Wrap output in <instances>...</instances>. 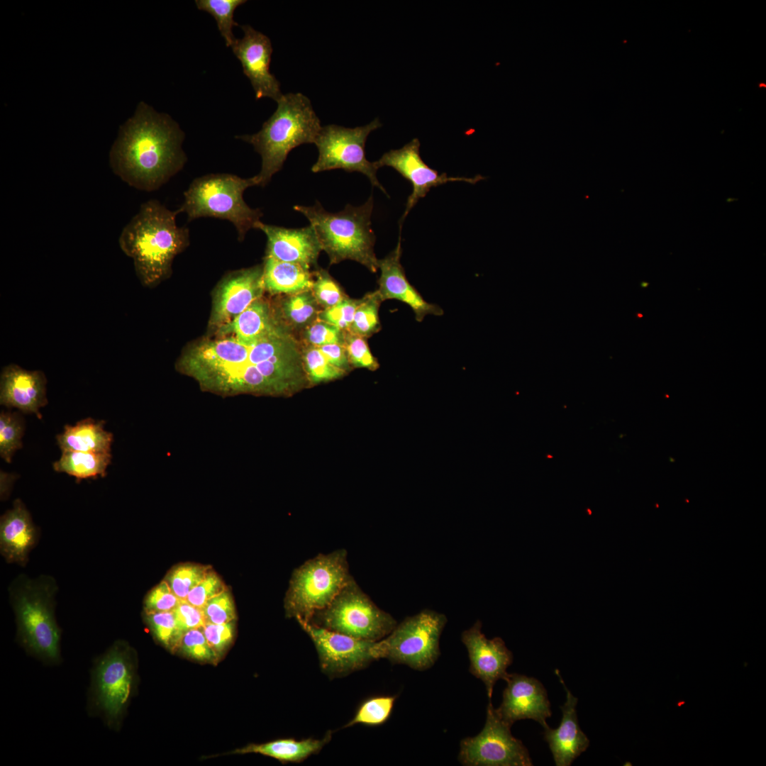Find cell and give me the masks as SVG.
I'll list each match as a JSON object with an SVG mask.
<instances>
[{
	"instance_id": "1",
	"label": "cell",
	"mask_w": 766,
	"mask_h": 766,
	"mask_svg": "<svg viewBox=\"0 0 766 766\" xmlns=\"http://www.w3.org/2000/svg\"><path fill=\"white\" fill-rule=\"evenodd\" d=\"M301 351L283 326L252 345L231 335L203 340L184 353L177 369L202 390L223 396H289L311 385Z\"/></svg>"
},
{
	"instance_id": "8",
	"label": "cell",
	"mask_w": 766,
	"mask_h": 766,
	"mask_svg": "<svg viewBox=\"0 0 766 766\" xmlns=\"http://www.w3.org/2000/svg\"><path fill=\"white\" fill-rule=\"evenodd\" d=\"M352 579L345 550L307 560L292 573L284 600L286 616L309 621Z\"/></svg>"
},
{
	"instance_id": "15",
	"label": "cell",
	"mask_w": 766,
	"mask_h": 766,
	"mask_svg": "<svg viewBox=\"0 0 766 766\" xmlns=\"http://www.w3.org/2000/svg\"><path fill=\"white\" fill-rule=\"evenodd\" d=\"M95 695L99 708L110 720L122 713L131 692L133 673L122 644H115L98 663Z\"/></svg>"
},
{
	"instance_id": "24",
	"label": "cell",
	"mask_w": 766,
	"mask_h": 766,
	"mask_svg": "<svg viewBox=\"0 0 766 766\" xmlns=\"http://www.w3.org/2000/svg\"><path fill=\"white\" fill-rule=\"evenodd\" d=\"M556 675L566 692V701L560 706L562 717L560 726L544 728V740L548 744L555 765L570 766L589 745V739L579 726L576 706L578 699L565 686L559 672Z\"/></svg>"
},
{
	"instance_id": "16",
	"label": "cell",
	"mask_w": 766,
	"mask_h": 766,
	"mask_svg": "<svg viewBox=\"0 0 766 766\" xmlns=\"http://www.w3.org/2000/svg\"><path fill=\"white\" fill-rule=\"evenodd\" d=\"M244 35L231 46L250 79L257 99L269 97L277 101L282 94L280 83L270 70L272 47L270 38L249 25L241 26Z\"/></svg>"
},
{
	"instance_id": "21",
	"label": "cell",
	"mask_w": 766,
	"mask_h": 766,
	"mask_svg": "<svg viewBox=\"0 0 766 766\" xmlns=\"http://www.w3.org/2000/svg\"><path fill=\"white\" fill-rule=\"evenodd\" d=\"M401 254L399 235L396 248L385 257L378 260L380 276L377 291L382 301L396 299L405 303L411 307L418 322H421L428 315L442 316L443 310L438 305L426 301L407 279L400 261Z\"/></svg>"
},
{
	"instance_id": "12",
	"label": "cell",
	"mask_w": 766,
	"mask_h": 766,
	"mask_svg": "<svg viewBox=\"0 0 766 766\" xmlns=\"http://www.w3.org/2000/svg\"><path fill=\"white\" fill-rule=\"evenodd\" d=\"M496 714L492 700L482 731L460 742L459 760L467 766H532L529 752Z\"/></svg>"
},
{
	"instance_id": "48",
	"label": "cell",
	"mask_w": 766,
	"mask_h": 766,
	"mask_svg": "<svg viewBox=\"0 0 766 766\" xmlns=\"http://www.w3.org/2000/svg\"><path fill=\"white\" fill-rule=\"evenodd\" d=\"M318 348L331 364L346 372L350 370L351 366L343 344L331 343Z\"/></svg>"
},
{
	"instance_id": "37",
	"label": "cell",
	"mask_w": 766,
	"mask_h": 766,
	"mask_svg": "<svg viewBox=\"0 0 766 766\" xmlns=\"http://www.w3.org/2000/svg\"><path fill=\"white\" fill-rule=\"evenodd\" d=\"M313 274L311 292L318 304L323 309L335 306L346 297L339 284L326 270L318 269Z\"/></svg>"
},
{
	"instance_id": "9",
	"label": "cell",
	"mask_w": 766,
	"mask_h": 766,
	"mask_svg": "<svg viewBox=\"0 0 766 766\" xmlns=\"http://www.w3.org/2000/svg\"><path fill=\"white\" fill-rule=\"evenodd\" d=\"M309 622L355 638L379 641L397 625L352 579L325 609L316 611Z\"/></svg>"
},
{
	"instance_id": "49",
	"label": "cell",
	"mask_w": 766,
	"mask_h": 766,
	"mask_svg": "<svg viewBox=\"0 0 766 766\" xmlns=\"http://www.w3.org/2000/svg\"><path fill=\"white\" fill-rule=\"evenodd\" d=\"M684 703H685L684 701H682V702H678V703H677V706H682V705L684 704Z\"/></svg>"
},
{
	"instance_id": "23",
	"label": "cell",
	"mask_w": 766,
	"mask_h": 766,
	"mask_svg": "<svg viewBox=\"0 0 766 766\" xmlns=\"http://www.w3.org/2000/svg\"><path fill=\"white\" fill-rule=\"evenodd\" d=\"M39 531L25 504L16 499L0 519V553L7 563L25 567L39 540Z\"/></svg>"
},
{
	"instance_id": "34",
	"label": "cell",
	"mask_w": 766,
	"mask_h": 766,
	"mask_svg": "<svg viewBox=\"0 0 766 766\" xmlns=\"http://www.w3.org/2000/svg\"><path fill=\"white\" fill-rule=\"evenodd\" d=\"M212 570L209 565L194 563H183L171 569L164 580L173 593L182 600H185L189 592L195 587Z\"/></svg>"
},
{
	"instance_id": "39",
	"label": "cell",
	"mask_w": 766,
	"mask_h": 766,
	"mask_svg": "<svg viewBox=\"0 0 766 766\" xmlns=\"http://www.w3.org/2000/svg\"><path fill=\"white\" fill-rule=\"evenodd\" d=\"M144 614L145 620L156 640L167 648L176 650V621L173 611Z\"/></svg>"
},
{
	"instance_id": "18",
	"label": "cell",
	"mask_w": 766,
	"mask_h": 766,
	"mask_svg": "<svg viewBox=\"0 0 766 766\" xmlns=\"http://www.w3.org/2000/svg\"><path fill=\"white\" fill-rule=\"evenodd\" d=\"M462 641L469 655L470 672L484 684L489 700L499 679L506 680L507 668L513 662V654L499 637L488 639L477 621L462 633Z\"/></svg>"
},
{
	"instance_id": "13",
	"label": "cell",
	"mask_w": 766,
	"mask_h": 766,
	"mask_svg": "<svg viewBox=\"0 0 766 766\" xmlns=\"http://www.w3.org/2000/svg\"><path fill=\"white\" fill-rule=\"evenodd\" d=\"M312 640L321 671L329 678L345 677L378 660L377 641L355 638L296 618Z\"/></svg>"
},
{
	"instance_id": "25",
	"label": "cell",
	"mask_w": 766,
	"mask_h": 766,
	"mask_svg": "<svg viewBox=\"0 0 766 766\" xmlns=\"http://www.w3.org/2000/svg\"><path fill=\"white\" fill-rule=\"evenodd\" d=\"M283 326L273 315L270 305L260 298L218 328L221 335H231L240 343L252 345Z\"/></svg>"
},
{
	"instance_id": "20",
	"label": "cell",
	"mask_w": 766,
	"mask_h": 766,
	"mask_svg": "<svg viewBox=\"0 0 766 766\" xmlns=\"http://www.w3.org/2000/svg\"><path fill=\"white\" fill-rule=\"evenodd\" d=\"M255 228L262 231L267 237L265 257L309 268L316 265L322 248L311 225L287 228L260 221Z\"/></svg>"
},
{
	"instance_id": "32",
	"label": "cell",
	"mask_w": 766,
	"mask_h": 766,
	"mask_svg": "<svg viewBox=\"0 0 766 766\" xmlns=\"http://www.w3.org/2000/svg\"><path fill=\"white\" fill-rule=\"evenodd\" d=\"M245 0H197L196 5L199 10L210 13L216 21L218 28L228 47L235 43L236 38L233 28L238 24L233 19L235 10L245 3Z\"/></svg>"
},
{
	"instance_id": "44",
	"label": "cell",
	"mask_w": 766,
	"mask_h": 766,
	"mask_svg": "<svg viewBox=\"0 0 766 766\" xmlns=\"http://www.w3.org/2000/svg\"><path fill=\"white\" fill-rule=\"evenodd\" d=\"M176 621L177 649L183 635L189 630L203 627L206 623L203 611L189 604L187 600L180 599L177 607L173 610Z\"/></svg>"
},
{
	"instance_id": "6",
	"label": "cell",
	"mask_w": 766,
	"mask_h": 766,
	"mask_svg": "<svg viewBox=\"0 0 766 766\" xmlns=\"http://www.w3.org/2000/svg\"><path fill=\"white\" fill-rule=\"evenodd\" d=\"M58 585L49 574H19L9 587L18 637L32 653L55 660L59 657L60 629L55 616Z\"/></svg>"
},
{
	"instance_id": "40",
	"label": "cell",
	"mask_w": 766,
	"mask_h": 766,
	"mask_svg": "<svg viewBox=\"0 0 766 766\" xmlns=\"http://www.w3.org/2000/svg\"><path fill=\"white\" fill-rule=\"evenodd\" d=\"M177 648L186 656L198 661L215 662L218 660V657L208 643L202 627L186 632Z\"/></svg>"
},
{
	"instance_id": "45",
	"label": "cell",
	"mask_w": 766,
	"mask_h": 766,
	"mask_svg": "<svg viewBox=\"0 0 766 766\" xmlns=\"http://www.w3.org/2000/svg\"><path fill=\"white\" fill-rule=\"evenodd\" d=\"M221 577L211 570L188 594L187 600L192 605L202 608L208 600L226 590Z\"/></svg>"
},
{
	"instance_id": "38",
	"label": "cell",
	"mask_w": 766,
	"mask_h": 766,
	"mask_svg": "<svg viewBox=\"0 0 766 766\" xmlns=\"http://www.w3.org/2000/svg\"><path fill=\"white\" fill-rule=\"evenodd\" d=\"M366 339L356 334L345 332L343 345L350 366L374 371L379 368V364L371 353Z\"/></svg>"
},
{
	"instance_id": "4",
	"label": "cell",
	"mask_w": 766,
	"mask_h": 766,
	"mask_svg": "<svg viewBox=\"0 0 766 766\" xmlns=\"http://www.w3.org/2000/svg\"><path fill=\"white\" fill-rule=\"evenodd\" d=\"M277 108L261 130L235 138L251 144L262 158L258 186H265L279 172L296 147L314 143L321 128L309 99L301 93L283 94Z\"/></svg>"
},
{
	"instance_id": "30",
	"label": "cell",
	"mask_w": 766,
	"mask_h": 766,
	"mask_svg": "<svg viewBox=\"0 0 766 766\" xmlns=\"http://www.w3.org/2000/svg\"><path fill=\"white\" fill-rule=\"evenodd\" d=\"M318 305L311 290L291 294L282 302V316L293 328H306L317 318Z\"/></svg>"
},
{
	"instance_id": "33",
	"label": "cell",
	"mask_w": 766,
	"mask_h": 766,
	"mask_svg": "<svg viewBox=\"0 0 766 766\" xmlns=\"http://www.w3.org/2000/svg\"><path fill=\"white\" fill-rule=\"evenodd\" d=\"M396 696H374L364 700L358 706L353 719L343 728L362 724L377 726L384 723L390 717Z\"/></svg>"
},
{
	"instance_id": "5",
	"label": "cell",
	"mask_w": 766,
	"mask_h": 766,
	"mask_svg": "<svg viewBox=\"0 0 766 766\" xmlns=\"http://www.w3.org/2000/svg\"><path fill=\"white\" fill-rule=\"evenodd\" d=\"M373 206L371 196L364 204H348L338 213L326 211L318 201L311 206L296 205L294 209L302 213L313 227L331 265L350 260L376 272L378 259L374 250L375 235L371 223Z\"/></svg>"
},
{
	"instance_id": "27",
	"label": "cell",
	"mask_w": 766,
	"mask_h": 766,
	"mask_svg": "<svg viewBox=\"0 0 766 766\" xmlns=\"http://www.w3.org/2000/svg\"><path fill=\"white\" fill-rule=\"evenodd\" d=\"M104 421L86 418L74 426L66 425L63 433L57 435L62 450L111 453L113 435L104 429Z\"/></svg>"
},
{
	"instance_id": "2",
	"label": "cell",
	"mask_w": 766,
	"mask_h": 766,
	"mask_svg": "<svg viewBox=\"0 0 766 766\" xmlns=\"http://www.w3.org/2000/svg\"><path fill=\"white\" fill-rule=\"evenodd\" d=\"M184 134L169 116L144 103L120 129L109 155L113 173L128 185L146 192L158 189L187 161Z\"/></svg>"
},
{
	"instance_id": "17",
	"label": "cell",
	"mask_w": 766,
	"mask_h": 766,
	"mask_svg": "<svg viewBox=\"0 0 766 766\" xmlns=\"http://www.w3.org/2000/svg\"><path fill=\"white\" fill-rule=\"evenodd\" d=\"M500 706L495 709L498 716L511 726L523 719H533L543 728L546 719L552 715L548 694L543 684L534 677L516 673L509 674Z\"/></svg>"
},
{
	"instance_id": "36",
	"label": "cell",
	"mask_w": 766,
	"mask_h": 766,
	"mask_svg": "<svg viewBox=\"0 0 766 766\" xmlns=\"http://www.w3.org/2000/svg\"><path fill=\"white\" fill-rule=\"evenodd\" d=\"M24 426L16 413L1 411L0 414V455L11 462L16 451L22 447Z\"/></svg>"
},
{
	"instance_id": "3",
	"label": "cell",
	"mask_w": 766,
	"mask_h": 766,
	"mask_svg": "<svg viewBox=\"0 0 766 766\" xmlns=\"http://www.w3.org/2000/svg\"><path fill=\"white\" fill-rule=\"evenodd\" d=\"M177 213L157 200H149L121 231V249L133 260L145 286L155 285L168 275L174 257L189 244V228L177 226Z\"/></svg>"
},
{
	"instance_id": "41",
	"label": "cell",
	"mask_w": 766,
	"mask_h": 766,
	"mask_svg": "<svg viewBox=\"0 0 766 766\" xmlns=\"http://www.w3.org/2000/svg\"><path fill=\"white\" fill-rule=\"evenodd\" d=\"M206 623L223 624L236 617L233 598L228 589L206 601L201 608Z\"/></svg>"
},
{
	"instance_id": "43",
	"label": "cell",
	"mask_w": 766,
	"mask_h": 766,
	"mask_svg": "<svg viewBox=\"0 0 766 766\" xmlns=\"http://www.w3.org/2000/svg\"><path fill=\"white\" fill-rule=\"evenodd\" d=\"M361 301L362 299H353L346 296L335 306L319 311L317 318L336 326L343 332H348Z\"/></svg>"
},
{
	"instance_id": "14",
	"label": "cell",
	"mask_w": 766,
	"mask_h": 766,
	"mask_svg": "<svg viewBox=\"0 0 766 766\" xmlns=\"http://www.w3.org/2000/svg\"><path fill=\"white\" fill-rule=\"evenodd\" d=\"M375 167H391L403 177L411 182L412 192L409 196L405 211L400 219L401 223L411 209L418 200L426 196L433 187H438L450 182H465L474 184L485 177L477 174L474 177H449L446 173L439 174L438 171L428 166L420 155V142L417 138L399 149L391 150L382 155L374 162Z\"/></svg>"
},
{
	"instance_id": "7",
	"label": "cell",
	"mask_w": 766,
	"mask_h": 766,
	"mask_svg": "<svg viewBox=\"0 0 766 766\" xmlns=\"http://www.w3.org/2000/svg\"><path fill=\"white\" fill-rule=\"evenodd\" d=\"M252 186H258L256 175L244 179L223 173L198 177L184 192V200L178 211L185 212L189 221L200 217L228 220L242 240L248 231L255 228L263 216L260 209H252L243 199L245 189Z\"/></svg>"
},
{
	"instance_id": "26",
	"label": "cell",
	"mask_w": 766,
	"mask_h": 766,
	"mask_svg": "<svg viewBox=\"0 0 766 766\" xmlns=\"http://www.w3.org/2000/svg\"><path fill=\"white\" fill-rule=\"evenodd\" d=\"M313 274L310 268L298 263L265 257L263 264L265 290L272 294H291L311 290Z\"/></svg>"
},
{
	"instance_id": "11",
	"label": "cell",
	"mask_w": 766,
	"mask_h": 766,
	"mask_svg": "<svg viewBox=\"0 0 766 766\" xmlns=\"http://www.w3.org/2000/svg\"><path fill=\"white\" fill-rule=\"evenodd\" d=\"M381 126L379 118H376L365 126L353 128L335 124L321 127L314 143L318 157L311 171L316 173L341 169L347 172H358L365 174L372 186L387 194L377 178V169L374 162L367 160L365 152L369 134Z\"/></svg>"
},
{
	"instance_id": "47",
	"label": "cell",
	"mask_w": 766,
	"mask_h": 766,
	"mask_svg": "<svg viewBox=\"0 0 766 766\" xmlns=\"http://www.w3.org/2000/svg\"><path fill=\"white\" fill-rule=\"evenodd\" d=\"M202 629L208 643L219 658L233 638V621L223 624L206 623Z\"/></svg>"
},
{
	"instance_id": "28",
	"label": "cell",
	"mask_w": 766,
	"mask_h": 766,
	"mask_svg": "<svg viewBox=\"0 0 766 766\" xmlns=\"http://www.w3.org/2000/svg\"><path fill=\"white\" fill-rule=\"evenodd\" d=\"M331 731H329L322 739H277L262 744H250L233 753H258L274 758L282 763H299L309 756L318 754L331 740Z\"/></svg>"
},
{
	"instance_id": "22",
	"label": "cell",
	"mask_w": 766,
	"mask_h": 766,
	"mask_svg": "<svg viewBox=\"0 0 766 766\" xmlns=\"http://www.w3.org/2000/svg\"><path fill=\"white\" fill-rule=\"evenodd\" d=\"M46 382L42 371H29L10 364L1 373L0 403L24 413L39 415V409L48 404Z\"/></svg>"
},
{
	"instance_id": "42",
	"label": "cell",
	"mask_w": 766,
	"mask_h": 766,
	"mask_svg": "<svg viewBox=\"0 0 766 766\" xmlns=\"http://www.w3.org/2000/svg\"><path fill=\"white\" fill-rule=\"evenodd\" d=\"M345 332L325 321L316 318L305 328L304 340L307 346L318 348L331 343L344 342Z\"/></svg>"
},
{
	"instance_id": "29",
	"label": "cell",
	"mask_w": 766,
	"mask_h": 766,
	"mask_svg": "<svg viewBox=\"0 0 766 766\" xmlns=\"http://www.w3.org/2000/svg\"><path fill=\"white\" fill-rule=\"evenodd\" d=\"M111 461V453H94L62 450L53 468L77 479L104 477Z\"/></svg>"
},
{
	"instance_id": "35",
	"label": "cell",
	"mask_w": 766,
	"mask_h": 766,
	"mask_svg": "<svg viewBox=\"0 0 766 766\" xmlns=\"http://www.w3.org/2000/svg\"><path fill=\"white\" fill-rule=\"evenodd\" d=\"M301 355L304 368L311 385L335 380L347 373L331 364L318 348L306 345L302 349Z\"/></svg>"
},
{
	"instance_id": "19",
	"label": "cell",
	"mask_w": 766,
	"mask_h": 766,
	"mask_svg": "<svg viewBox=\"0 0 766 766\" xmlns=\"http://www.w3.org/2000/svg\"><path fill=\"white\" fill-rule=\"evenodd\" d=\"M264 291L263 265L229 274L215 292L211 323L219 328L229 323L260 299Z\"/></svg>"
},
{
	"instance_id": "10",
	"label": "cell",
	"mask_w": 766,
	"mask_h": 766,
	"mask_svg": "<svg viewBox=\"0 0 766 766\" xmlns=\"http://www.w3.org/2000/svg\"><path fill=\"white\" fill-rule=\"evenodd\" d=\"M446 623L444 614L428 609L406 617L376 642L378 658L417 670L432 667L440 655L439 640Z\"/></svg>"
},
{
	"instance_id": "31",
	"label": "cell",
	"mask_w": 766,
	"mask_h": 766,
	"mask_svg": "<svg viewBox=\"0 0 766 766\" xmlns=\"http://www.w3.org/2000/svg\"><path fill=\"white\" fill-rule=\"evenodd\" d=\"M382 301L377 290L366 294L355 310L348 332L365 338L379 332L381 330L379 310Z\"/></svg>"
},
{
	"instance_id": "46",
	"label": "cell",
	"mask_w": 766,
	"mask_h": 766,
	"mask_svg": "<svg viewBox=\"0 0 766 766\" xmlns=\"http://www.w3.org/2000/svg\"><path fill=\"white\" fill-rule=\"evenodd\" d=\"M180 599L163 579L154 587L144 599V613L172 611Z\"/></svg>"
}]
</instances>
